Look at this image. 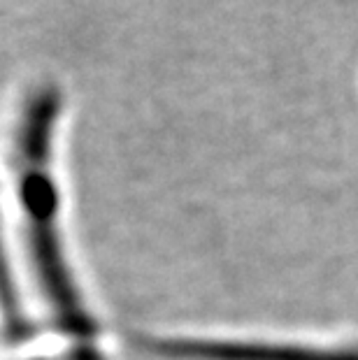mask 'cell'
<instances>
[{"mask_svg": "<svg viewBox=\"0 0 358 360\" xmlns=\"http://www.w3.org/2000/svg\"><path fill=\"white\" fill-rule=\"evenodd\" d=\"M60 114V91L40 86L26 98L17 124L14 167L26 224V244L44 300L58 330L70 340V360H103L96 328L82 304L58 237V188L51 177V137Z\"/></svg>", "mask_w": 358, "mask_h": 360, "instance_id": "cell-1", "label": "cell"}, {"mask_svg": "<svg viewBox=\"0 0 358 360\" xmlns=\"http://www.w3.org/2000/svg\"><path fill=\"white\" fill-rule=\"evenodd\" d=\"M156 351L179 360H358V349H314L233 340H165L156 344Z\"/></svg>", "mask_w": 358, "mask_h": 360, "instance_id": "cell-2", "label": "cell"}]
</instances>
